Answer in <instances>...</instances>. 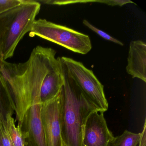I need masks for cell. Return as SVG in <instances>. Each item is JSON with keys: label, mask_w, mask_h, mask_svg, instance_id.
I'll use <instances>...</instances> for the list:
<instances>
[{"label": "cell", "mask_w": 146, "mask_h": 146, "mask_svg": "<svg viewBox=\"0 0 146 146\" xmlns=\"http://www.w3.org/2000/svg\"><path fill=\"white\" fill-rule=\"evenodd\" d=\"M41 4L23 0L20 5L0 14V59L6 60L14 55L19 42L30 32L39 13Z\"/></svg>", "instance_id": "obj_2"}, {"label": "cell", "mask_w": 146, "mask_h": 146, "mask_svg": "<svg viewBox=\"0 0 146 146\" xmlns=\"http://www.w3.org/2000/svg\"><path fill=\"white\" fill-rule=\"evenodd\" d=\"M0 141L3 146H14L9 134L5 117L0 114Z\"/></svg>", "instance_id": "obj_12"}, {"label": "cell", "mask_w": 146, "mask_h": 146, "mask_svg": "<svg viewBox=\"0 0 146 146\" xmlns=\"http://www.w3.org/2000/svg\"><path fill=\"white\" fill-rule=\"evenodd\" d=\"M83 23L86 27L90 29L91 30H92L94 32H95L97 35H99L102 38H103V39L107 40L114 42V43L118 44V45H120V46H123V42H121V41L117 39L112 37L111 36L108 34L107 33H106V32H104L100 30L99 29H97V28L95 27L93 25L90 23L87 20H85V19L83 21Z\"/></svg>", "instance_id": "obj_13"}, {"label": "cell", "mask_w": 146, "mask_h": 146, "mask_svg": "<svg viewBox=\"0 0 146 146\" xmlns=\"http://www.w3.org/2000/svg\"><path fill=\"white\" fill-rule=\"evenodd\" d=\"M62 68L64 83L60 93V118L63 143L64 146H82L86 119L91 113L98 109L67 76L63 65Z\"/></svg>", "instance_id": "obj_1"}, {"label": "cell", "mask_w": 146, "mask_h": 146, "mask_svg": "<svg viewBox=\"0 0 146 146\" xmlns=\"http://www.w3.org/2000/svg\"><path fill=\"white\" fill-rule=\"evenodd\" d=\"M104 113L96 110L87 118L83 131L82 146H112L114 137L108 127Z\"/></svg>", "instance_id": "obj_6"}, {"label": "cell", "mask_w": 146, "mask_h": 146, "mask_svg": "<svg viewBox=\"0 0 146 146\" xmlns=\"http://www.w3.org/2000/svg\"><path fill=\"white\" fill-rule=\"evenodd\" d=\"M29 36H39L81 54H87L92 48L88 35L45 19L35 20Z\"/></svg>", "instance_id": "obj_3"}, {"label": "cell", "mask_w": 146, "mask_h": 146, "mask_svg": "<svg viewBox=\"0 0 146 146\" xmlns=\"http://www.w3.org/2000/svg\"><path fill=\"white\" fill-rule=\"evenodd\" d=\"M40 90L33 89L31 92V102L25 114L21 124L25 146H47L41 117L42 103Z\"/></svg>", "instance_id": "obj_5"}, {"label": "cell", "mask_w": 146, "mask_h": 146, "mask_svg": "<svg viewBox=\"0 0 146 146\" xmlns=\"http://www.w3.org/2000/svg\"><path fill=\"white\" fill-rule=\"evenodd\" d=\"M67 76L74 82L84 96L100 111L106 112L108 104L104 86L91 70L76 60L59 57Z\"/></svg>", "instance_id": "obj_4"}, {"label": "cell", "mask_w": 146, "mask_h": 146, "mask_svg": "<svg viewBox=\"0 0 146 146\" xmlns=\"http://www.w3.org/2000/svg\"><path fill=\"white\" fill-rule=\"evenodd\" d=\"M16 112V106L11 94L0 73V114L6 117L9 114Z\"/></svg>", "instance_id": "obj_9"}, {"label": "cell", "mask_w": 146, "mask_h": 146, "mask_svg": "<svg viewBox=\"0 0 146 146\" xmlns=\"http://www.w3.org/2000/svg\"><path fill=\"white\" fill-rule=\"evenodd\" d=\"M13 115L8 114L5 117L7 126L14 146H25L22 129L19 125L16 126Z\"/></svg>", "instance_id": "obj_10"}, {"label": "cell", "mask_w": 146, "mask_h": 146, "mask_svg": "<svg viewBox=\"0 0 146 146\" xmlns=\"http://www.w3.org/2000/svg\"><path fill=\"white\" fill-rule=\"evenodd\" d=\"M41 117L47 146H64L60 118V93L42 104Z\"/></svg>", "instance_id": "obj_7"}, {"label": "cell", "mask_w": 146, "mask_h": 146, "mask_svg": "<svg viewBox=\"0 0 146 146\" xmlns=\"http://www.w3.org/2000/svg\"><path fill=\"white\" fill-rule=\"evenodd\" d=\"M0 146H2V144H1V141H0Z\"/></svg>", "instance_id": "obj_16"}, {"label": "cell", "mask_w": 146, "mask_h": 146, "mask_svg": "<svg viewBox=\"0 0 146 146\" xmlns=\"http://www.w3.org/2000/svg\"><path fill=\"white\" fill-rule=\"evenodd\" d=\"M23 0H0V14L21 4Z\"/></svg>", "instance_id": "obj_14"}, {"label": "cell", "mask_w": 146, "mask_h": 146, "mask_svg": "<svg viewBox=\"0 0 146 146\" xmlns=\"http://www.w3.org/2000/svg\"><path fill=\"white\" fill-rule=\"evenodd\" d=\"M139 146H146V121L144 122L143 129L141 133V139L139 143Z\"/></svg>", "instance_id": "obj_15"}, {"label": "cell", "mask_w": 146, "mask_h": 146, "mask_svg": "<svg viewBox=\"0 0 146 146\" xmlns=\"http://www.w3.org/2000/svg\"><path fill=\"white\" fill-rule=\"evenodd\" d=\"M141 137V133L125 130L122 135L114 137L112 146H137L140 142Z\"/></svg>", "instance_id": "obj_11"}, {"label": "cell", "mask_w": 146, "mask_h": 146, "mask_svg": "<svg viewBox=\"0 0 146 146\" xmlns=\"http://www.w3.org/2000/svg\"><path fill=\"white\" fill-rule=\"evenodd\" d=\"M126 71L132 78H137L146 82V44L142 41L130 43Z\"/></svg>", "instance_id": "obj_8"}]
</instances>
